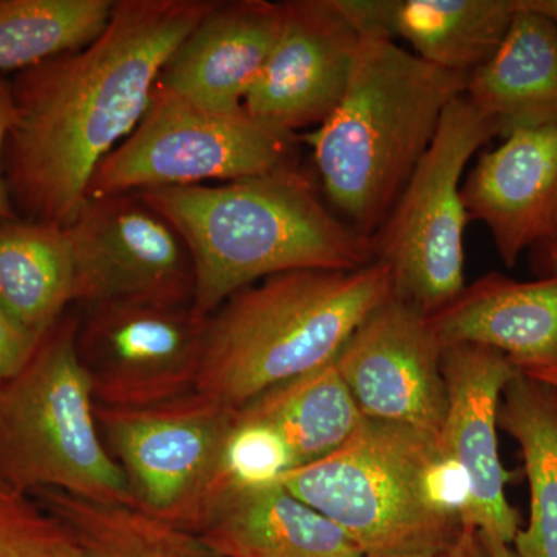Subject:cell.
Masks as SVG:
<instances>
[{"instance_id":"6da1fadb","label":"cell","mask_w":557,"mask_h":557,"mask_svg":"<svg viewBox=\"0 0 557 557\" xmlns=\"http://www.w3.org/2000/svg\"><path fill=\"white\" fill-rule=\"evenodd\" d=\"M215 3L115 0L90 46L17 73L3 157L13 207L32 222H75L98 164L138 126L161 70Z\"/></svg>"},{"instance_id":"7a4b0ae2","label":"cell","mask_w":557,"mask_h":557,"mask_svg":"<svg viewBox=\"0 0 557 557\" xmlns=\"http://www.w3.org/2000/svg\"><path fill=\"white\" fill-rule=\"evenodd\" d=\"M137 194L185 240L194 269L193 310L200 318L276 274L375 262L372 239L332 211L314 175L300 164L219 186Z\"/></svg>"},{"instance_id":"3957f363","label":"cell","mask_w":557,"mask_h":557,"mask_svg":"<svg viewBox=\"0 0 557 557\" xmlns=\"http://www.w3.org/2000/svg\"><path fill=\"white\" fill-rule=\"evenodd\" d=\"M468 79L429 64L397 40L362 39L338 108L304 137L322 196L351 230L375 237Z\"/></svg>"},{"instance_id":"277c9868","label":"cell","mask_w":557,"mask_h":557,"mask_svg":"<svg viewBox=\"0 0 557 557\" xmlns=\"http://www.w3.org/2000/svg\"><path fill=\"white\" fill-rule=\"evenodd\" d=\"M332 520L364 557L446 548L463 531L467 475L440 435L370 420L335 453L277 480Z\"/></svg>"},{"instance_id":"5b68a950","label":"cell","mask_w":557,"mask_h":557,"mask_svg":"<svg viewBox=\"0 0 557 557\" xmlns=\"http://www.w3.org/2000/svg\"><path fill=\"white\" fill-rule=\"evenodd\" d=\"M392 296L391 271L299 270L240 289L207 321L196 391L239 410L270 388L335 361Z\"/></svg>"},{"instance_id":"8992f818","label":"cell","mask_w":557,"mask_h":557,"mask_svg":"<svg viewBox=\"0 0 557 557\" xmlns=\"http://www.w3.org/2000/svg\"><path fill=\"white\" fill-rule=\"evenodd\" d=\"M78 319L62 317L16 379L0 384V475L11 493L61 491L132 505L76 350Z\"/></svg>"},{"instance_id":"52a82bcc","label":"cell","mask_w":557,"mask_h":557,"mask_svg":"<svg viewBox=\"0 0 557 557\" xmlns=\"http://www.w3.org/2000/svg\"><path fill=\"white\" fill-rule=\"evenodd\" d=\"M296 134L247 110L218 112L156 84L134 132L98 164L87 199L203 182H236L299 166Z\"/></svg>"},{"instance_id":"ba28073f","label":"cell","mask_w":557,"mask_h":557,"mask_svg":"<svg viewBox=\"0 0 557 557\" xmlns=\"http://www.w3.org/2000/svg\"><path fill=\"white\" fill-rule=\"evenodd\" d=\"M497 124L467 97L456 98L386 223L373 237L375 260L391 271L392 296L424 317L465 288L461 177L469 161L497 137Z\"/></svg>"},{"instance_id":"9c48e42d","label":"cell","mask_w":557,"mask_h":557,"mask_svg":"<svg viewBox=\"0 0 557 557\" xmlns=\"http://www.w3.org/2000/svg\"><path fill=\"white\" fill-rule=\"evenodd\" d=\"M95 410L134 507L196 533L223 486V457L237 410L197 391L146 408L97 405Z\"/></svg>"},{"instance_id":"30bf717a","label":"cell","mask_w":557,"mask_h":557,"mask_svg":"<svg viewBox=\"0 0 557 557\" xmlns=\"http://www.w3.org/2000/svg\"><path fill=\"white\" fill-rule=\"evenodd\" d=\"M208 318L193 304L84 307L76 350L98 406L146 408L196 392Z\"/></svg>"},{"instance_id":"8fae6325","label":"cell","mask_w":557,"mask_h":557,"mask_svg":"<svg viewBox=\"0 0 557 557\" xmlns=\"http://www.w3.org/2000/svg\"><path fill=\"white\" fill-rule=\"evenodd\" d=\"M75 302L193 304L194 269L185 240L137 193L87 199L69 226Z\"/></svg>"},{"instance_id":"7c38bea8","label":"cell","mask_w":557,"mask_h":557,"mask_svg":"<svg viewBox=\"0 0 557 557\" xmlns=\"http://www.w3.org/2000/svg\"><path fill=\"white\" fill-rule=\"evenodd\" d=\"M442 355L428 317L391 296L355 330L335 368L366 418L442 435Z\"/></svg>"},{"instance_id":"4fadbf2b","label":"cell","mask_w":557,"mask_h":557,"mask_svg":"<svg viewBox=\"0 0 557 557\" xmlns=\"http://www.w3.org/2000/svg\"><path fill=\"white\" fill-rule=\"evenodd\" d=\"M361 47L338 0H287L281 35L244 109L289 134L321 126L346 95Z\"/></svg>"},{"instance_id":"5bb4252c","label":"cell","mask_w":557,"mask_h":557,"mask_svg":"<svg viewBox=\"0 0 557 557\" xmlns=\"http://www.w3.org/2000/svg\"><path fill=\"white\" fill-rule=\"evenodd\" d=\"M442 373L448 410L440 438L467 475L463 528L511 545L520 530V516L505 496L515 472L502 465L497 416L502 394L519 369L500 351L463 344L443 350Z\"/></svg>"},{"instance_id":"9a60e30c","label":"cell","mask_w":557,"mask_h":557,"mask_svg":"<svg viewBox=\"0 0 557 557\" xmlns=\"http://www.w3.org/2000/svg\"><path fill=\"white\" fill-rule=\"evenodd\" d=\"M469 220L483 223L512 269L527 249L557 247V124L519 131L482 153L461 185Z\"/></svg>"},{"instance_id":"2e32d148","label":"cell","mask_w":557,"mask_h":557,"mask_svg":"<svg viewBox=\"0 0 557 557\" xmlns=\"http://www.w3.org/2000/svg\"><path fill=\"white\" fill-rule=\"evenodd\" d=\"M284 22V2L218 0L183 39L157 84L218 112L244 109Z\"/></svg>"},{"instance_id":"e0dca14e","label":"cell","mask_w":557,"mask_h":557,"mask_svg":"<svg viewBox=\"0 0 557 557\" xmlns=\"http://www.w3.org/2000/svg\"><path fill=\"white\" fill-rule=\"evenodd\" d=\"M428 319L443 350L493 348L528 376L557 366L556 273L520 282L493 271Z\"/></svg>"},{"instance_id":"ac0fdd59","label":"cell","mask_w":557,"mask_h":557,"mask_svg":"<svg viewBox=\"0 0 557 557\" xmlns=\"http://www.w3.org/2000/svg\"><path fill=\"white\" fill-rule=\"evenodd\" d=\"M215 557H364L281 482L223 485L196 531Z\"/></svg>"},{"instance_id":"d6986e66","label":"cell","mask_w":557,"mask_h":557,"mask_svg":"<svg viewBox=\"0 0 557 557\" xmlns=\"http://www.w3.org/2000/svg\"><path fill=\"white\" fill-rule=\"evenodd\" d=\"M496 53L469 75L465 97L507 138L557 124V25L516 0Z\"/></svg>"},{"instance_id":"ffe728a7","label":"cell","mask_w":557,"mask_h":557,"mask_svg":"<svg viewBox=\"0 0 557 557\" xmlns=\"http://www.w3.org/2000/svg\"><path fill=\"white\" fill-rule=\"evenodd\" d=\"M516 10V0H384L383 30L429 64L471 75L496 53Z\"/></svg>"},{"instance_id":"44dd1931","label":"cell","mask_w":557,"mask_h":557,"mask_svg":"<svg viewBox=\"0 0 557 557\" xmlns=\"http://www.w3.org/2000/svg\"><path fill=\"white\" fill-rule=\"evenodd\" d=\"M75 302L69 233L32 220H0V306L44 338Z\"/></svg>"},{"instance_id":"7402d4cb","label":"cell","mask_w":557,"mask_h":557,"mask_svg":"<svg viewBox=\"0 0 557 557\" xmlns=\"http://www.w3.org/2000/svg\"><path fill=\"white\" fill-rule=\"evenodd\" d=\"M497 424L518 442L530 485V520L511 547L518 557H557V397L520 372L505 387Z\"/></svg>"},{"instance_id":"603a6c76","label":"cell","mask_w":557,"mask_h":557,"mask_svg":"<svg viewBox=\"0 0 557 557\" xmlns=\"http://www.w3.org/2000/svg\"><path fill=\"white\" fill-rule=\"evenodd\" d=\"M237 412L274 429L296 468L343 448L366 420L335 361L270 388Z\"/></svg>"},{"instance_id":"cb8c5ba5","label":"cell","mask_w":557,"mask_h":557,"mask_svg":"<svg viewBox=\"0 0 557 557\" xmlns=\"http://www.w3.org/2000/svg\"><path fill=\"white\" fill-rule=\"evenodd\" d=\"M36 494L72 533L78 557H215L196 533L132 505L102 504L61 491Z\"/></svg>"},{"instance_id":"d4e9b609","label":"cell","mask_w":557,"mask_h":557,"mask_svg":"<svg viewBox=\"0 0 557 557\" xmlns=\"http://www.w3.org/2000/svg\"><path fill=\"white\" fill-rule=\"evenodd\" d=\"M115 0H0V73L24 72L90 46Z\"/></svg>"},{"instance_id":"484cf974","label":"cell","mask_w":557,"mask_h":557,"mask_svg":"<svg viewBox=\"0 0 557 557\" xmlns=\"http://www.w3.org/2000/svg\"><path fill=\"white\" fill-rule=\"evenodd\" d=\"M295 468L292 450L274 429L236 413L223 457V485H263Z\"/></svg>"},{"instance_id":"4316f807","label":"cell","mask_w":557,"mask_h":557,"mask_svg":"<svg viewBox=\"0 0 557 557\" xmlns=\"http://www.w3.org/2000/svg\"><path fill=\"white\" fill-rule=\"evenodd\" d=\"M0 557H78L75 539L22 494L0 497Z\"/></svg>"},{"instance_id":"83f0119b","label":"cell","mask_w":557,"mask_h":557,"mask_svg":"<svg viewBox=\"0 0 557 557\" xmlns=\"http://www.w3.org/2000/svg\"><path fill=\"white\" fill-rule=\"evenodd\" d=\"M40 341L0 306V384L16 379L27 368Z\"/></svg>"},{"instance_id":"f1b7e54d","label":"cell","mask_w":557,"mask_h":557,"mask_svg":"<svg viewBox=\"0 0 557 557\" xmlns=\"http://www.w3.org/2000/svg\"><path fill=\"white\" fill-rule=\"evenodd\" d=\"M14 121V102L11 94V83L0 76V220L17 219L11 201L9 186L3 172V157H5L7 138Z\"/></svg>"},{"instance_id":"f546056e","label":"cell","mask_w":557,"mask_h":557,"mask_svg":"<svg viewBox=\"0 0 557 557\" xmlns=\"http://www.w3.org/2000/svg\"><path fill=\"white\" fill-rule=\"evenodd\" d=\"M408 557H491V555L483 534L480 531L463 528L457 541L448 547L426 553V555Z\"/></svg>"},{"instance_id":"4dcf8cb0","label":"cell","mask_w":557,"mask_h":557,"mask_svg":"<svg viewBox=\"0 0 557 557\" xmlns=\"http://www.w3.org/2000/svg\"><path fill=\"white\" fill-rule=\"evenodd\" d=\"M536 258L539 267H541L542 274L549 276V274H557V247L536 249ZM531 379L542 381L555 391L557 397V366L556 368L547 370V372L539 373Z\"/></svg>"},{"instance_id":"1f68e13d","label":"cell","mask_w":557,"mask_h":557,"mask_svg":"<svg viewBox=\"0 0 557 557\" xmlns=\"http://www.w3.org/2000/svg\"><path fill=\"white\" fill-rule=\"evenodd\" d=\"M528 9L544 14L557 25V0H522Z\"/></svg>"},{"instance_id":"d6a6232c","label":"cell","mask_w":557,"mask_h":557,"mask_svg":"<svg viewBox=\"0 0 557 557\" xmlns=\"http://www.w3.org/2000/svg\"><path fill=\"white\" fill-rule=\"evenodd\" d=\"M483 539H485L491 557H518L511 545L505 544V542L498 541V539L486 536V534H483Z\"/></svg>"},{"instance_id":"836d02e7","label":"cell","mask_w":557,"mask_h":557,"mask_svg":"<svg viewBox=\"0 0 557 557\" xmlns=\"http://www.w3.org/2000/svg\"><path fill=\"white\" fill-rule=\"evenodd\" d=\"M11 494L10 487L3 482L2 475H0V497H5Z\"/></svg>"}]
</instances>
